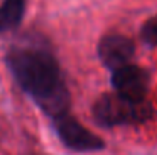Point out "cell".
I'll return each instance as SVG.
<instances>
[{
    "label": "cell",
    "instance_id": "obj_1",
    "mask_svg": "<svg viewBox=\"0 0 157 155\" xmlns=\"http://www.w3.org/2000/svg\"><path fill=\"white\" fill-rule=\"evenodd\" d=\"M6 64L17 84L51 117L66 114L70 105L69 90L59 65L43 46H15L6 55Z\"/></svg>",
    "mask_w": 157,
    "mask_h": 155
},
{
    "label": "cell",
    "instance_id": "obj_2",
    "mask_svg": "<svg viewBox=\"0 0 157 155\" xmlns=\"http://www.w3.org/2000/svg\"><path fill=\"white\" fill-rule=\"evenodd\" d=\"M92 114L99 126L113 128L147 122L153 116V108L147 101H131L114 93L102 94L93 103Z\"/></svg>",
    "mask_w": 157,
    "mask_h": 155
},
{
    "label": "cell",
    "instance_id": "obj_3",
    "mask_svg": "<svg viewBox=\"0 0 157 155\" xmlns=\"http://www.w3.org/2000/svg\"><path fill=\"white\" fill-rule=\"evenodd\" d=\"M52 120L59 140L69 149L76 152H95L104 149V142L98 135L90 132L86 126H82L79 122H76L67 113L53 117Z\"/></svg>",
    "mask_w": 157,
    "mask_h": 155
},
{
    "label": "cell",
    "instance_id": "obj_4",
    "mask_svg": "<svg viewBox=\"0 0 157 155\" xmlns=\"http://www.w3.org/2000/svg\"><path fill=\"white\" fill-rule=\"evenodd\" d=\"M111 85L114 91L131 101H145V96L151 85V76L148 70L125 64L113 70Z\"/></svg>",
    "mask_w": 157,
    "mask_h": 155
},
{
    "label": "cell",
    "instance_id": "obj_5",
    "mask_svg": "<svg viewBox=\"0 0 157 155\" xmlns=\"http://www.w3.org/2000/svg\"><path fill=\"white\" fill-rule=\"evenodd\" d=\"M134 55V43L124 35H107L98 44V56L105 67L114 70L130 62Z\"/></svg>",
    "mask_w": 157,
    "mask_h": 155
},
{
    "label": "cell",
    "instance_id": "obj_6",
    "mask_svg": "<svg viewBox=\"0 0 157 155\" xmlns=\"http://www.w3.org/2000/svg\"><path fill=\"white\" fill-rule=\"evenodd\" d=\"M25 0H5L0 5V34L15 29L25 15Z\"/></svg>",
    "mask_w": 157,
    "mask_h": 155
},
{
    "label": "cell",
    "instance_id": "obj_7",
    "mask_svg": "<svg viewBox=\"0 0 157 155\" xmlns=\"http://www.w3.org/2000/svg\"><path fill=\"white\" fill-rule=\"evenodd\" d=\"M140 37L148 46H157V17H153L144 24Z\"/></svg>",
    "mask_w": 157,
    "mask_h": 155
}]
</instances>
